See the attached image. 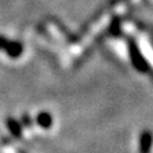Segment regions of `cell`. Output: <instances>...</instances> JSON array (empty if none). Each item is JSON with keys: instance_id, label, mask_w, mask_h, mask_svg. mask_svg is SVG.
<instances>
[{"instance_id": "3957f363", "label": "cell", "mask_w": 153, "mask_h": 153, "mask_svg": "<svg viewBox=\"0 0 153 153\" xmlns=\"http://www.w3.org/2000/svg\"><path fill=\"white\" fill-rule=\"evenodd\" d=\"M153 143V134L149 130L142 131L139 138V153H151Z\"/></svg>"}, {"instance_id": "6da1fadb", "label": "cell", "mask_w": 153, "mask_h": 153, "mask_svg": "<svg viewBox=\"0 0 153 153\" xmlns=\"http://www.w3.org/2000/svg\"><path fill=\"white\" fill-rule=\"evenodd\" d=\"M128 50H129V56H130V60H131V64L134 65V68L138 71H140V73H147L149 70V65H148V61L143 56L139 46L137 45L134 38H129L128 40Z\"/></svg>"}, {"instance_id": "52a82bcc", "label": "cell", "mask_w": 153, "mask_h": 153, "mask_svg": "<svg viewBox=\"0 0 153 153\" xmlns=\"http://www.w3.org/2000/svg\"><path fill=\"white\" fill-rule=\"evenodd\" d=\"M21 125H25L27 128H30L32 125V120H31V117L28 116L27 114L22 115V117H21Z\"/></svg>"}, {"instance_id": "7a4b0ae2", "label": "cell", "mask_w": 153, "mask_h": 153, "mask_svg": "<svg viewBox=\"0 0 153 153\" xmlns=\"http://www.w3.org/2000/svg\"><path fill=\"white\" fill-rule=\"evenodd\" d=\"M3 50L5 51V54L9 57H12V59H18V57L23 54V45L19 41L9 40L8 38V41H7V44L4 46Z\"/></svg>"}, {"instance_id": "8992f818", "label": "cell", "mask_w": 153, "mask_h": 153, "mask_svg": "<svg viewBox=\"0 0 153 153\" xmlns=\"http://www.w3.org/2000/svg\"><path fill=\"white\" fill-rule=\"evenodd\" d=\"M110 30H111L112 35L117 36L119 33H120V21H119V19H115V21L111 23V27H110Z\"/></svg>"}, {"instance_id": "277c9868", "label": "cell", "mask_w": 153, "mask_h": 153, "mask_svg": "<svg viewBox=\"0 0 153 153\" xmlns=\"http://www.w3.org/2000/svg\"><path fill=\"white\" fill-rule=\"evenodd\" d=\"M5 125L8 128L9 133L12 134V137H14L16 139H21L22 138V125H21V123H19L18 120H16V119H13V117H8L7 121H5Z\"/></svg>"}, {"instance_id": "5b68a950", "label": "cell", "mask_w": 153, "mask_h": 153, "mask_svg": "<svg viewBox=\"0 0 153 153\" xmlns=\"http://www.w3.org/2000/svg\"><path fill=\"white\" fill-rule=\"evenodd\" d=\"M36 123L44 129H50L52 126V116L47 111H42L37 115Z\"/></svg>"}]
</instances>
